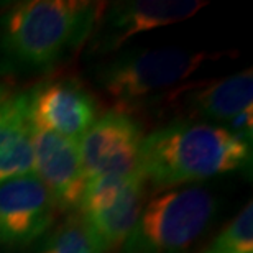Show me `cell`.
<instances>
[{
    "label": "cell",
    "instance_id": "obj_1",
    "mask_svg": "<svg viewBox=\"0 0 253 253\" xmlns=\"http://www.w3.org/2000/svg\"><path fill=\"white\" fill-rule=\"evenodd\" d=\"M104 5L85 0H30L0 13V71L46 74L87 44Z\"/></svg>",
    "mask_w": 253,
    "mask_h": 253
},
{
    "label": "cell",
    "instance_id": "obj_2",
    "mask_svg": "<svg viewBox=\"0 0 253 253\" xmlns=\"http://www.w3.org/2000/svg\"><path fill=\"white\" fill-rule=\"evenodd\" d=\"M252 168V143L222 125L171 120L145 135L138 173L160 191Z\"/></svg>",
    "mask_w": 253,
    "mask_h": 253
},
{
    "label": "cell",
    "instance_id": "obj_3",
    "mask_svg": "<svg viewBox=\"0 0 253 253\" xmlns=\"http://www.w3.org/2000/svg\"><path fill=\"white\" fill-rule=\"evenodd\" d=\"M219 56L181 48L130 49L99 64L94 79L100 92L114 102V109L135 115Z\"/></svg>",
    "mask_w": 253,
    "mask_h": 253
},
{
    "label": "cell",
    "instance_id": "obj_4",
    "mask_svg": "<svg viewBox=\"0 0 253 253\" xmlns=\"http://www.w3.org/2000/svg\"><path fill=\"white\" fill-rule=\"evenodd\" d=\"M217 212V201L202 186L165 189L145 202L119 253H188Z\"/></svg>",
    "mask_w": 253,
    "mask_h": 253
},
{
    "label": "cell",
    "instance_id": "obj_5",
    "mask_svg": "<svg viewBox=\"0 0 253 253\" xmlns=\"http://www.w3.org/2000/svg\"><path fill=\"white\" fill-rule=\"evenodd\" d=\"M146 183L140 174L87 181L79 219L102 253L120 249L145 206Z\"/></svg>",
    "mask_w": 253,
    "mask_h": 253
},
{
    "label": "cell",
    "instance_id": "obj_6",
    "mask_svg": "<svg viewBox=\"0 0 253 253\" xmlns=\"http://www.w3.org/2000/svg\"><path fill=\"white\" fill-rule=\"evenodd\" d=\"M253 110V73L244 69L237 74L214 81H197L178 85L143 112L173 114V120H192L225 126L237 115Z\"/></svg>",
    "mask_w": 253,
    "mask_h": 253
},
{
    "label": "cell",
    "instance_id": "obj_7",
    "mask_svg": "<svg viewBox=\"0 0 253 253\" xmlns=\"http://www.w3.org/2000/svg\"><path fill=\"white\" fill-rule=\"evenodd\" d=\"M143 125L135 115L112 109L102 114L78 141L85 181L140 174Z\"/></svg>",
    "mask_w": 253,
    "mask_h": 253
},
{
    "label": "cell",
    "instance_id": "obj_8",
    "mask_svg": "<svg viewBox=\"0 0 253 253\" xmlns=\"http://www.w3.org/2000/svg\"><path fill=\"white\" fill-rule=\"evenodd\" d=\"M206 7L197 0H130L104 7L87 42V53H115L140 33L184 22Z\"/></svg>",
    "mask_w": 253,
    "mask_h": 253
},
{
    "label": "cell",
    "instance_id": "obj_9",
    "mask_svg": "<svg viewBox=\"0 0 253 253\" xmlns=\"http://www.w3.org/2000/svg\"><path fill=\"white\" fill-rule=\"evenodd\" d=\"M58 212L56 202L35 173L0 183V249L20 252L44 239Z\"/></svg>",
    "mask_w": 253,
    "mask_h": 253
},
{
    "label": "cell",
    "instance_id": "obj_10",
    "mask_svg": "<svg viewBox=\"0 0 253 253\" xmlns=\"http://www.w3.org/2000/svg\"><path fill=\"white\" fill-rule=\"evenodd\" d=\"M25 97L30 124L76 143L99 117L97 100L73 78L44 79Z\"/></svg>",
    "mask_w": 253,
    "mask_h": 253
},
{
    "label": "cell",
    "instance_id": "obj_11",
    "mask_svg": "<svg viewBox=\"0 0 253 253\" xmlns=\"http://www.w3.org/2000/svg\"><path fill=\"white\" fill-rule=\"evenodd\" d=\"M30 138L33 173L49 191L59 212L68 215L78 214L87 184L78 143L33 125L30 126Z\"/></svg>",
    "mask_w": 253,
    "mask_h": 253
},
{
    "label": "cell",
    "instance_id": "obj_12",
    "mask_svg": "<svg viewBox=\"0 0 253 253\" xmlns=\"http://www.w3.org/2000/svg\"><path fill=\"white\" fill-rule=\"evenodd\" d=\"M25 90L0 83V183L33 173V150Z\"/></svg>",
    "mask_w": 253,
    "mask_h": 253
},
{
    "label": "cell",
    "instance_id": "obj_13",
    "mask_svg": "<svg viewBox=\"0 0 253 253\" xmlns=\"http://www.w3.org/2000/svg\"><path fill=\"white\" fill-rule=\"evenodd\" d=\"M37 253H102L78 214L69 215L63 224L43 239Z\"/></svg>",
    "mask_w": 253,
    "mask_h": 253
},
{
    "label": "cell",
    "instance_id": "obj_14",
    "mask_svg": "<svg viewBox=\"0 0 253 253\" xmlns=\"http://www.w3.org/2000/svg\"><path fill=\"white\" fill-rule=\"evenodd\" d=\"M201 253H253L252 202H249Z\"/></svg>",
    "mask_w": 253,
    "mask_h": 253
}]
</instances>
